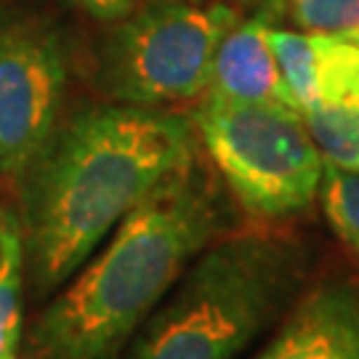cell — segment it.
<instances>
[{
    "instance_id": "1",
    "label": "cell",
    "mask_w": 359,
    "mask_h": 359,
    "mask_svg": "<svg viewBox=\"0 0 359 359\" xmlns=\"http://www.w3.org/2000/svg\"><path fill=\"white\" fill-rule=\"evenodd\" d=\"M192 117L168 107L96 104L53 130L22 179L27 274L56 293L117 224L197 160Z\"/></svg>"
},
{
    "instance_id": "2",
    "label": "cell",
    "mask_w": 359,
    "mask_h": 359,
    "mask_svg": "<svg viewBox=\"0 0 359 359\" xmlns=\"http://www.w3.org/2000/svg\"><path fill=\"white\" fill-rule=\"evenodd\" d=\"M221 229V194L197 157L133 208L56 290L29 333V359H120Z\"/></svg>"
},
{
    "instance_id": "3",
    "label": "cell",
    "mask_w": 359,
    "mask_h": 359,
    "mask_svg": "<svg viewBox=\"0 0 359 359\" xmlns=\"http://www.w3.org/2000/svg\"><path fill=\"white\" fill-rule=\"evenodd\" d=\"M309 250L293 237H218L139 327L123 359H243L309 287Z\"/></svg>"
},
{
    "instance_id": "4",
    "label": "cell",
    "mask_w": 359,
    "mask_h": 359,
    "mask_svg": "<svg viewBox=\"0 0 359 359\" xmlns=\"http://www.w3.org/2000/svg\"><path fill=\"white\" fill-rule=\"evenodd\" d=\"M192 123L208 160L245 213L287 218L317 200L325 160L301 112L203 96Z\"/></svg>"
},
{
    "instance_id": "5",
    "label": "cell",
    "mask_w": 359,
    "mask_h": 359,
    "mask_svg": "<svg viewBox=\"0 0 359 359\" xmlns=\"http://www.w3.org/2000/svg\"><path fill=\"white\" fill-rule=\"evenodd\" d=\"M240 16L226 3L160 0L128 13L107 46L104 88L123 104L203 99L221 38Z\"/></svg>"
},
{
    "instance_id": "6",
    "label": "cell",
    "mask_w": 359,
    "mask_h": 359,
    "mask_svg": "<svg viewBox=\"0 0 359 359\" xmlns=\"http://www.w3.org/2000/svg\"><path fill=\"white\" fill-rule=\"evenodd\" d=\"M67 88L59 32L29 13L0 16V176L19 187L51 142Z\"/></svg>"
},
{
    "instance_id": "7",
    "label": "cell",
    "mask_w": 359,
    "mask_h": 359,
    "mask_svg": "<svg viewBox=\"0 0 359 359\" xmlns=\"http://www.w3.org/2000/svg\"><path fill=\"white\" fill-rule=\"evenodd\" d=\"M253 359H359V285L306 287Z\"/></svg>"
},
{
    "instance_id": "8",
    "label": "cell",
    "mask_w": 359,
    "mask_h": 359,
    "mask_svg": "<svg viewBox=\"0 0 359 359\" xmlns=\"http://www.w3.org/2000/svg\"><path fill=\"white\" fill-rule=\"evenodd\" d=\"M205 96L224 102L274 104L301 112L271 51L269 22L264 16L237 19L226 29L213 56Z\"/></svg>"
},
{
    "instance_id": "9",
    "label": "cell",
    "mask_w": 359,
    "mask_h": 359,
    "mask_svg": "<svg viewBox=\"0 0 359 359\" xmlns=\"http://www.w3.org/2000/svg\"><path fill=\"white\" fill-rule=\"evenodd\" d=\"M25 231L19 210L0 205V359H19L25 348Z\"/></svg>"
},
{
    "instance_id": "10",
    "label": "cell",
    "mask_w": 359,
    "mask_h": 359,
    "mask_svg": "<svg viewBox=\"0 0 359 359\" xmlns=\"http://www.w3.org/2000/svg\"><path fill=\"white\" fill-rule=\"evenodd\" d=\"M301 115L325 163L359 170V96L320 102Z\"/></svg>"
},
{
    "instance_id": "11",
    "label": "cell",
    "mask_w": 359,
    "mask_h": 359,
    "mask_svg": "<svg viewBox=\"0 0 359 359\" xmlns=\"http://www.w3.org/2000/svg\"><path fill=\"white\" fill-rule=\"evenodd\" d=\"M317 200L335 237L359 258V170L325 163Z\"/></svg>"
},
{
    "instance_id": "12",
    "label": "cell",
    "mask_w": 359,
    "mask_h": 359,
    "mask_svg": "<svg viewBox=\"0 0 359 359\" xmlns=\"http://www.w3.org/2000/svg\"><path fill=\"white\" fill-rule=\"evenodd\" d=\"M295 29L327 32V35H359V0H287Z\"/></svg>"
},
{
    "instance_id": "13",
    "label": "cell",
    "mask_w": 359,
    "mask_h": 359,
    "mask_svg": "<svg viewBox=\"0 0 359 359\" xmlns=\"http://www.w3.org/2000/svg\"><path fill=\"white\" fill-rule=\"evenodd\" d=\"M69 3L99 22H123L136 8V0H69Z\"/></svg>"
},
{
    "instance_id": "14",
    "label": "cell",
    "mask_w": 359,
    "mask_h": 359,
    "mask_svg": "<svg viewBox=\"0 0 359 359\" xmlns=\"http://www.w3.org/2000/svg\"><path fill=\"white\" fill-rule=\"evenodd\" d=\"M354 43H357V46H359V35H357V38H354Z\"/></svg>"
}]
</instances>
